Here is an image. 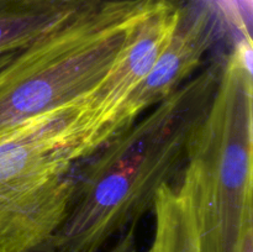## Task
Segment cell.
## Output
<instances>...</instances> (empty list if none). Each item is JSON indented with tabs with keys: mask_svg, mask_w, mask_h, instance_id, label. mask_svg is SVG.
Here are the masks:
<instances>
[{
	"mask_svg": "<svg viewBox=\"0 0 253 252\" xmlns=\"http://www.w3.org/2000/svg\"><path fill=\"white\" fill-rule=\"evenodd\" d=\"M224 54L124 132L74 166V193L49 244L58 252H99L151 211L158 190L175 184L190 140L214 99Z\"/></svg>",
	"mask_w": 253,
	"mask_h": 252,
	"instance_id": "obj_1",
	"label": "cell"
},
{
	"mask_svg": "<svg viewBox=\"0 0 253 252\" xmlns=\"http://www.w3.org/2000/svg\"><path fill=\"white\" fill-rule=\"evenodd\" d=\"M165 0H104L0 53V135L78 103L104 79Z\"/></svg>",
	"mask_w": 253,
	"mask_h": 252,
	"instance_id": "obj_2",
	"label": "cell"
},
{
	"mask_svg": "<svg viewBox=\"0 0 253 252\" xmlns=\"http://www.w3.org/2000/svg\"><path fill=\"white\" fill-rule=\"evenodd\" d=\"M252 40L224 54L209 110L188 147L175 184L189 199L200 252H239L253 229Z\"/></svg>",
	"mask_w": 253,
	"mask_h": 252,
	"instance_id": "obj_3",
	"label": "cell"
},
{
	"mask_svg": "<svg viewBox=\"0 0 253 252\" xmlns=\"http://www.w3.org/2000/svg\"><path fill=\"white\" fill-rule=\"evenodd\" d=\"M76 113L74 103L0 135V252L48 241L66 219L76 187Z\"/></svg>",
	"mask_w": 253,
	"mask_h": 252,
	"instance_id": "obj_4",
	"label": "cell"
},
{
	"mask_svg": "<svg viewBox=\"0 0 253 252\" xmlns=\"http://www.w3.org/2000/svg\"><path fill=\"white\" fill-rule=\"evenodd\" d=\"M182 7L177 0H165L140 25L131 43L103 81L77 103L71 126L77 162L105 142L116 114L172 40L182 17Z\"/></svg>",
	"mask_w": 253,
	"mask_h": 252,
	"instance_id": "obj_5",
	"label": "cell"
},
{
	"mask_svg": "<svg viewBox=\"0 0 253 252\" xmlns=\"http://www.w3.org/2000/svg\"><path fill=\"white\" fill-rule=\"evenodd\" d=\"M224 27V9L217 2L205 0L190 7L183 5L172 40L116 114L106 141L120 135L146 111L184 85L204 66L205 56L222 37Z\"/></svg>",
	"mask_w": 253,
	"mask_h": 252,
	"instance_id": "obj_6",
	"label": "cell"
},
{
	"mask_svg": "<svg viewBox=\"0 0 253 252\" xmlns=\"http://www.w3.org/2000/svg\"><path fill=\"white\" fill-rule=\"evenodd\" d=\"M104 0H0V53L30 43L83 7Z\"/></svg>",
	"mask_w": 253,
	"mask_h": 252,
	"instance_id": "obj_7",
	"label": "cell"
},
{
	"mask_svg": "<svg viewBox=\"0 0 253 252\" xmlns=\"http://www.w3.org/2000/svg\"><path fill=\"white\" fill-rule=\"evenodd\" d=\"M155 234L148 252H200L194 211L187 195L175 184L158 190L155 204Z\"/></svg>",
	"mask_w": 253,
	"mask_h": 252,
	"instance_id": "obj_8",
	"label": "cell"
},
{
	"mask_svg": "<svg viewBox=\"0 0 253 252\" xmlns=\"http://www.w3.org/2000/svg\"><path fill=\"white\" fill-rule=\"evenodd\" d=\"M136 229L137 226H131L116 239V242L106 252H140L136 240ZM26 252H58L48 241L34 247Z\"/></svg>",
	"mask_w": 253,
	"mask_h": 252,
	"instance_id": "obj_9",
	"label": "cell"
},
{
	"mask_svg": "<svg viewBox=\"0 0 253 252\" xmlns=\"http://www.w3.org/2000/svg\"><path fill=\"white\" fill-rule=\"evenodd\" d=\"M239 252H253V229H250L245 234Z\"/></svg>",
	"mask_w": 253,
	"mask_h": 252,
	"instance_id": "obj_10",
	"label": "cell"
}]
</instances>
